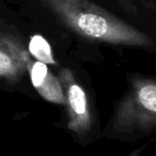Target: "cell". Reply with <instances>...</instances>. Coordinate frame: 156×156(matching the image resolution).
<instances>
[{
	"instance_id": "5b68a950",
	"label": "cell",
	"mask_w": 156,
	"mask_h": 156,
	"mask_svg": "<svg viewBox=\"0 0 156 156\" xmlns=\"http://www.w3.org/2000/svg\"><path fill=\"white\" fill-rule=\"evenodd\" d=\"M23 46L9 35L0 34V78L18 79L26 69Z\"/></svg>"
},
{
	"instance_id": "277c9868",
	"label": "cell",
	"mask_w": 156,
	"mask_h": 156,
	"mask_svg": "<svg viewBox=\"0 0 156 156\" xmlns=\"http://www.w3.org/2000/svg\"><path fill=\"white\" fill-rule=\"evenodd\" d=\"M25 65L28 69L31 83L37 93L46 101L54 104L65 105V96L59 78L48 69L47 64L32 61L27 52L24 57Z\"/></svg>"
},
{
	"instance_id": "6da1fadb",
	"label": "cell",
	"mask_w": 156,
	"mask_h": 156,
	"mask_svg": "<svg viewBox=\"0 0 156 156\" xmlns=\"http://www.w3.org/2000/svg\"><path fill=\"white\" fill-rule=\"evenodd\" d=\"M65 25L89 39L137 47H150L153 41L132 25L89 0H40Z\"/></svg>"
},
{
	"instance_id": "8992f818",
	"label": "cell",
	"mask_w": 156,
	"mask_h": 156,
	"mask_svg": "<svg viewBox=\"0 0 156 156\" xmlns=\"http://www.w3.org/2000/svg\"><path fill=\"white\" fill-rule=\"evenodd\" d=\"M28 48L30 55H32L37 59V61L45 63V64H56V60H55L54 56H52V51L49 43L42 35H33L30 39Z\"/></svg>"
},
{
	"instance_id": "7a4b0ae2",
	"label": "cell",
	"mask_w": 156,
	"mask_h": 156,
	"mask_svg": "<svg viewBox=\"0 0 156 156\" xmlns=\"http://www.w3.org/2000/svg\"><path fill=\"white\" fill-rule=\"evenodd\" d=\"M156 122V83L150 78H136L119 105L115 126L120 132L149 130Z\"/></svg>"
},
{
	"instance_id": "3957f363",
	"label": "cell",
	"mask_w": 156,
	"mask_h": 156,
	"mask_svg": "<svg viewBox=\"0 0 156 156\" xmlns=\"http://www.w3.org/2000/svg\"><path fill=\"white\" fill-rule=\"evenodd\" d=\"M65 96L67 108V126L78 137L88 134L91 127V113L88 105L85 90L78 85L69 69H64L60 72L59 78Z\"/></svg>"
}]
</instances>
